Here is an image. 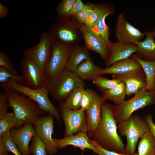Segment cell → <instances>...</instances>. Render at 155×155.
I'll return each mask as SVG.
<instances>
[{"mask_svg": "<svg viewBox=\"0 0 155 155\" xmlns=\"http://www.w3.org/2000/svg\"><path fill=\"white\" fill-rule=\"evenodd\" d=\"M92 140L98 152V155H132L127 154H121L118 152L105 149L99 145L96 142Z\"/></svg>", "mask_w": 155, "mask_h": 155, "instance_id": "ab89813d", "label": "cell"}, {"mask_svg": "<svg viewBox=\"0 0 155 155\" xmlns=\"http://www.w3.org/2000/svg\"><path fill=\"white\" fill-rule=\"evenodd\" d=\"M2 88L16 118L15 128H20L27 123L34 125L38 117L47 113L35 102L25 95L5 87Z\"/></svg>", "mask_w": 155, "mask_h": 155, "instance_id": "7a4b0ae2", "label": "cell"}, {"mask_svg": "<svg viewBox=\"0 0 155 155\" xmlns=\"http://www.w3.org/2000/svg\"><path fill=\"white\" fill-rule=\"evenodd\" d=\"M155 104L154 91L142 89L130 99L119 105H114L115 119L119 123L127 119L135 111Z\"/></svg>", "mask_w": 155, "mask_h": 155, "instance_id": "8992f818", "label": "cell"}, {"mask_svg": "<svg viewBox=\"0 0 155 155\" xmlns=\"http://www.w3.org/2000/svg\"><path fill=\"white\" fill-rule=\"evenodd\" d=\"M100 15L93 29L104 41L109 48L111 47L113 42L109 39V30L106 25L105 19L106 17L111 14L113 10L110 8L104 6H99Z\"/></svg>", "mask_w": 155, "mask_h": 155, "instance_id": "7402d4cb", "label": "cell"}, {"mask_svg": "<svg viewBox=\"0 0 155 155\" xmlns=\"http://www.w3.org/2000/svg\"><path fill=\"white\" fill-rule=\"evenodd\" d=\"M0 67L5 68L14 74L19 75L18 71L10 61L8 55L1 51H0Z\"/></svg>", "mask_w": 155, "mask_h": 155, "instance_id": "8d00e7d4", "label": "cell"}, {"mask_svg": "<svg viewBox=\"0 0 155 155\" xmlns=\"http://www.w3.org/2000/svg\"><path fill=\"white\" fill-rule=\"evenodd\" d=\"M55 40L47 32H43L36 45L26 49L24 56L28 57L44 72L50 60Z\"/></svg>", "mask_w": 155, "mask_h": 155, "instance_id": "ba28073f", "label": "cell"}, {"mask_svg": "<svg viewBox=\"0 0 155 155\" xmlns=\"http://www.w3.org/2000/svg\"><path fill=\"white\" fill-rule=\"evenodd\" d=\"M9 152L0 137V155H8Z\"/></svg>", "mask_w": 155, "mask_h": 155, "instance_id": "ee69618b", "label": "cell"}, {"mask_svg": "<svg viewBox=\"0 0 155 155\" xmlns=\"http://www.w3.org/2000/svg\"><path fill=\"white\" fill-rule=\"evenodd\" d=\"M10 107L7 98L3 91L0 92V118L6 114Z\"/></svg>", "mask_w": 155, "mask_h": 155, "instance_id": "f35d334b", "label": "cell"}, {"mask_svg": "<svg viewBox=\"0 0 155 155\" xmlns=\"http://www.w3.org/2000/svg\"><path fill=\"white\" fill-rule=\"evenodd\" d=\"M140 65L145 73L146 85V90L154 91L155 81V61H148L138 57L135 54L131 56Z\"/></svg>", "mask_w": 155, "mask_h": 155, "instance_id": "d4e9b609", "label": "cell"}, {"mask_svg": "<svg viewBox=\"0 0 155 155\" xmlns=\"http://www.w3.org/2000/svg\"><path fill=\"white\" fill-rule=\"evenodd\" d=\"M126 95V86L121 82L111 89L103 92L102 97L105 100H111L116 105H118L125 101Z\"/></svg>", "mask_w": 155, "mask_h": 155, "instance_id": "4316f807", "label": "cell"}, {"mask_svg": "<svg viewBox=\"0 0 155 155\" xmlns=\"http://www.w3.org/2000/svg\"><path fill=\"white\" fill-rule=\"evenodd\" d=\"M95 6L91 3L85 4L82 9L75 15L78 21L80 23L84 24L88 16Z\"/></svg>", "mask_w": 155, "mask_h": 155, "instance_id": "d590c367", "label": "cell"}, {"mask_svg": "<svg viewBox=\"0 0 155 155\" xmlns=\"http://www.w3.org/2000/svg\"><path fill=\"white\" fill-rule=\"evenodd\" d=\"M58 148L61 149L68 145H71L75 148H78L82 151L86 149H90L98 154V151L87 133L81 132L65 137L61 139H54Z\"/></svg>", "mask_w": 155, "mask_h": 155, "instance_id": "2e32d148", "label": "cell"}, {"mask_svg": "<svg viewBox=\"0 0 155 155\" xmlns=\"http://www.w3.org/2000/svg\"><path fill=\"white\" fill-rule=\"evenodd\" d=\"M84 40L88 50L98 53L105 61L108 56L110 48L104 41L93 29L85 25L80 27Z\"/></svg>", "mask_w": 155, "mask_h": 155, "instance_id": "5bb4252c", "label": "cell"}, {"mask_svg": "<svg viewBox=\"0 0 155 155\" xmlns=\"http://www.w3.org/2000/svg\"><path fill=\"white\" fill-rule=\"evenodd\" d=\"M21 65L22 75L26 86L34 89L46 87L49 80L44 72L30 59L24 56Z\"/></svg>", "mask_w": 155, "mask_h": 155, "instance_id": "9c48e42d", "label": "cell"}, {"mask_svg": "<svg viewBox=\"0 0 155 155\" xmlns=\"http://www.w3.org/2000/svg\"><path fill=\"white\" fill-rule=\"evenodd\" d=\"M118 128L121 136H125L127 144L126 153L134 155L140 139L149 131L148 125L144 118L136 114L132 115L127 119L119 123Z\"/></svg>", "mask_w": 155, "mask_h": 155, "instance_id": "5b68a950", "label": "cell"}, {"mask_svg": "<svg viewBox=\"0 0 155 155\" xmlns=\"http://www.w3.org/2000/svg\"><path fill=\"white\" fill-rule=\"evenodd\" d=\"M53 117L49 114L40 116L34 124L36 134L44 143L47 153L50 155L57 153L58 149L52 138L54 131Z\"/></svg>", "mask_w": 155, "mask_h": 155, "instance_id": "30bf717a", "label": "cell"}, {"mask_svg": "<svg viewBox=\"0 0 155 155\" xmlns=\"http://www.w3.org/2000/svg\"><path fill=\"white\" fill-rule=\"evenodd\" d=\"M10 133L22 155H30V144L36 135L34 125L26 123L20 128L12 129Z\"/></svg>", "mask_w": 155, "mask_h": 155, "instance_id": "4fadbf2b", "label": "cell"}, {"mask_svg": "<svg viewBox=\"0 0 155 155\" xmlns=\"http://www.w3.org/2000/svg\"><path fill=\"white\" fill-rule=\"evenodd\" d=\"M100 6H95L90 12L84 24L92 28L97 21L100 15Z\"/></svg>", "mask_w": 155, "mask_h": 155, "instance_id": "74e56055", "label": "cell"}, {"mask_svg": "<svg viewBox=\"0 0 155 155\" xmlns=\"http://www.w3.org/2000/svg\"><path fill=\"white\" fill-rule=\"evenodd\" d=\"M96 93L91 89H85L82 95L80 109L86 111L93 101Z\"/></svg>", "mask_w": 155, "mask_h": 155, "instance_id": "836d02e7", "label": "cell"}, {"mask_svg": "<svg viewBox=\"0 0 155 155\" xmlns=\"http://www.w3.org/2000/svg\"><path fill=\"white\" fill-rule=\"evenodd\" d=\"M71 49L66 44L55 40L50 60L44 71L49 81L65 69Z\"/></svg>", "mask_w": 155, "mask_h": 155, "instance_id": "8fae6325", "label": "cell"}, {"mask_svg": "<svg viewBox=\"0 0 155 155\" xmlns=\"http://www.w3.org/2000/svg\"><path fill=\"white\" fill-rule=\"evenodd\" d=\"M76 0H63L60 3L57 8V13L60 17L68 16Z\"/></svg>", "mask_w": 155, "mask_h": 155, "instance_id": "d6a6232c", "label": "cell"}, {"mask_svg": "<svg viewBox=\"0 0 155 155\" xmlns=\"http://www.w3.org/2000/svg\"><path fill=\"white\" fill-rule=\"evenodd\" d=\"M136 51L135 43H124L119 41L113 42L105 61L106 68L110 67L118 61L129 58Z\"/></svg>", "mask_w": 155, "mask_h": 155, "instance_id": "e0dca14e", "label": "cell"}, {"mask_svg": "<svg viewBox=\"0 0 155 155\" xmlns=\"http://www.w3.org/2000/svg\"><path fill=\"white\" fill-rule=\"evenodd\" d=\"M9 12L8 7L0 3V18L3 19L7 14Z\"/></svg>", "mask_w": 155, "mask_h": 155, "instance_id": "7bdbcfd3", "label": "cell"}, {"mask_svg": "<svg viewBox=\"0 0 155 155\" xmlns=\"http://www.w3.org/2000/svg\"><path fill=\"white\" fill-rule=\"evenodd\" d=\"M31 154L33 155H46V145L36 134L32 138L30 146Z\"/></svg>", "mask_w": 155, "mask_h": 155, "instance_id": "4dcf8cb0", "label": "cell"}, {"mask_svg": "<svg viewBox=\"0 0 155 155\" xmlns=\"http://www.w3.org/2000/svg\"><path fill=\"white\" fill-rule=\"evenodd\" d=\"M154 93L155 95V87H154Z\"/></svg>", "mask_w": 155, "mask_h": 155, "instance_id": "bcb514c9", "label": "cell"}, {"mask_svg": "<svg viewBox=\"0 0 155 155\" xmlns=\"http://www.w3.org/2000/svg\"><path fill=\"white\" fill-rule=\"evenodd\" d=\"M0 85L1 87L8 88L27 96L37 103L43 110L52 115L59 123L61 122L60 113L49 100L48 97L49 93L46 87L40 89H33L12 79L0 83Z\"/></svg>", "mask_w": 155, "mask_h": 155, "instance_id": "277c9868", "label": "cell"}, {"mask_svg": "<svg viewBox=\"0 0 155 155\" xmlns=\"http://www.w3.org/2000/svg\"><path fill=\"white\" fill-rule=\"evenodd\" d=\"M106 101L96 93L93 101L86 111L88 136L91 137L99 126L102 119V106Z\"/></svg>", "mask_w": 155, "mask_h": 155, "instance_id": "ac0fdd59", "label": "cell"}, {"mask_svg": "<svg viewBox=\"0 0 155 155\" xmlns=\"http://www.w3.org/2000/svg\"><path fill=\"white\" fill-rule=\"evenodd\" d=\"M85 4L81 0H76L68 16L71 15L75 16L77 13L82 9Z\"/></svg>", "mask_w": 155, "mask_h": 155, "instance_id": "b9f144b4", "label": "cell"}, {"mask_svg": "<svg viewBox=\"0 0 155 155\" xmlns=\"http://www.w3.org/2000/svg\"><path fill=\"white\" fill-rule=\"evenodd\" d=\"M134 155H155V139L149 131L140 138L137 151Z\"/></svg>", "mask_w": 155, "mask_h": 155, "instance_id": "484cf974", "label": "cell"}, {"mask_svg": "<svg viewBox=\"0 0 155 155\" xmlns=\"http://www.w3.org/2000/svg\"><path fill=\"white\" fill-rule=\"evenodd\" d=\"M117 123L114 116V105L104 101L102 106L101 122L91 137L105 149L126 154L125 146L117 132Z\"/></svg>", "mask_w": 155, "mask_h": 155, "instance_id": "6da1fadb", "label": "cell"}, {"mask_svg": "<svg viewBox=\"0 0 155 155\" xmlns=\"http://www.w3.org/2000/svg\"><path fill=\"white\" fill-rule=\"evenodd\" d=\"M86 86L84 81L65 68L50 79L46 87L51 96L60 102H64L74 89Z\"/></svg>", "mask_w": 155, "mask_h": 155, "instance_id": "3957f363", "label": "cell"}, {"mask_svg": "<svg viewBox=\"0 0 155 155\" xmlns=\"http://www.w3.org/2000/svg\"><path fill=\"white\" fill-rule=\"evenodd\" d=\"M139 64L133 57L118 61L110 67L102 69L100 75L119 74L142 69Z\"/></svg>", "mask_w": 155, "mask_h": 155, "instance_id": "44dd1931", "label": "cell"}, {"mask_svg": "<svg viewBox=\"0 0 155 155\" xmlns=\"http://www.w3.org/2000/svg\"><path fill=\"white\" fill-rule=\"evenodd\" d=\"M89 59H90V54L86 48L75 47L71 50L65 68L73 72L81 63Z\"/></svg>", "mask_w": 155, "mask_h": 155, "instance_id": "cb8c5ba5", "label": "cell"}, {"mask_svg": "<svg viewBox=\"0 0 155 155\" xmlns=\"http://www.w3.org/2000/svg\"><path fill=\"white\" fill-rule=\"evenodd\" d=\"M146 39L143 41L137 42L135 54L139 58L150 61H155V40L150 32H144Z\"/></svg>", "mask_w": 155, "mask_h": 155, "instance_id": "ffe728a7", "label": "cell"}, {"mask_svg": "<svg viewBox=\"0 0 155 155\" xmlns=\"http://www.w3.org/2000/svg\"><path fill=\"white\" fill-rule=\"evenodd\" d=\"M150 32L154 38H155V26L153 28L152 31Z\"/></svg>", "mask_w": 155, "mask_h": 155, "instance_id": "f6af8a7d", "label": "cell"}, {"mask_svg": "<svg viewBox=\"0 0 155 155\" xmlns=\"http://www.w3.org/2000/svg\"><path fill=\"white\" fill-rule=\"evenodd\" d=\"M85 89V87L81 86L73 90L64 102L65 105L72 110L80 109L82 95Z\"/></svg>", "mask_w": 155, "mask_h": 155, "instance_id": "83f0119b", "label": "cell"}, {"mask_svg": "<svg viewBox=\"0 0 155 155\" xmlns=\"http://www.w3.org/2000/svg\"><path fill=\"white\" fill-rule=\"evenodd\" d=\"M102 69L95 65L91 59H89L81 63L73 72L84 81H92L100 75Z\"/></svg>", "mask_w": 155, "mask_h": 155, "instance_id": "603a6c76", "label": "cell"}, {"mask_svg": "<svg viewBox=\"0 0 155 155\" xmlns=\"http://www.w3.org/2000/svg\"><path fill=\"white\" fill-rule=\"evenodd\" d=\"M61 116L65 126V135L68 136L88 131L86 111L80 109L73 110L68 108L64 102L59 104Z\"/></svg>", "mask_w": 155, "mask_h": 155, "instance_id": "52a82bcc", "label": "cell"}, {"mask_svg": "<svg viewBox=\"0 0 155 155\" xmlns=\"http://www.w3.org/2000/svg\"><path fill=\"white\" fill-rule=\"evenodd\" d=\"M6 148L15 155H22L11 137L10 131L0 137Z\"/></svg>", "mask_w": 155, "mask_h": 155, "instance_id": "e575fe53", "label": "cell"}, {"mask_svg": "<svg viewBox=\"0 0 155 155\" xmlns=\"http://www.w3.org/2000/svg\"><path fill=\"white\" fill-rule=\"evenodd\" d=\"M112 79H116L123 82L126 89L127 95L135 94L146 85V76L142 69L126 73L113 75Z\"/></svg>", "mask_w": 155, "mask_h": 155, "instance_id": "9a60e30c", "label": "cell"}, {"mask_svg": "<svg viewBox=\"0 0 155 155\" xmlns=\"http://www.w3.org/2000/svg\"><path fill=\"white\" fill-rule=\"evenodd\" d=\"M92 81L98 90L102 93L111 89L121 82L118 80L109 79L102 75L98 76Z\"/></svg>", "mask_w": 155, "mask_h": 155, "instance_id": "f1b7e54d", "label": "cell"}, {"mask_svg": "<svg viewBox=\"0 0 155 155\" xmlns=\"http://www.w3.org/2000/svg\"><path fill=\"white\" fill-rule=\"evenodd\" d=\"M16 121V118L13 112L7 113L0 118V137L15 128Z\"/></svg>", "mask_w": 155, "mask_h": 155, "instance_id": "f546056e", "label": "cell"}, {"mask_svg": "<svg viewBox=\"0 0 155 155\" xmlns=\"http://www.w3.org/2000/svg\"><path fill=\"white\" fill-rule=\"evenodd\" d=\"M115 36L121 42L135 44L143 39L145 35L126 19L123 11L117 17Z\"/></svg>", "mask_w": 155, "mask_h": 155, "instance_id": "7c38bea8", "label": "cell"}, {"mask_svg": "<svg viewBox=\"0 0 155 155\" xmlns=\"http://www.w3.org/2000/svg\"><path fill=\"white\" fill-rule=\"evenodd\" d=\"M144 119L148 125L149 131L151 133L155 139V124L153 122L152 115L150 114L146 115L144 116Z\"/></svg>", "mask_w": 155, "mask_h": 155, "instance_id": "60d3db41", "label": "cell"}, {"mask_svg": "<svg viewBox=\"0 0 155 155\" xmlns=\"http://www.w3.org/2000/svg\"><path fill=\"white\" fill-rule=\"evenodd\" d=\"M13 80L18 83L25 84L22 75H16L10 72L5 68L0 67V82H5L9 80Z\"/></svg>", "mask_w": 155, "mask_h": 155, "instance_id": "1f68e13d", "label": "cell"}, {"mask_svg": "<svg viewBox=\"0 0 155 155\" xmlns=\"http://www.w3.org/2000/svg\"><path fill=\"white\" fill-rule=\"evenodd\" d=\"M60 19L47 32L55 41L66 44L77 38L76 33L66 24L65 18Z\"/></svg>", "mask_w": 155, "mask_h": 155, "instance_id": "d6986e66", "label": "cell"}]
</instances>
